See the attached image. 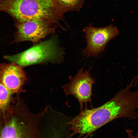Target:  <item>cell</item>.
<instances>
[{
	"mask_svg": "<svg viewBox=\"0 0 138 138\" xmlns=\"http://www.w3.org/2000/svg\"><path fill=\"white\" fill-rule=\"evenodd\" d=\"M138 104L134 94L125 88L121 89L108 101L101 106L80 112L67 123L71 126V136L87 137L107 123L117 119L136 117Z\"/></svg>",
	"mask_w": 138,
	"mask_h": 138,
	"instance_id": "6da1fadb",
	"label": "cell"
},
{
	"mask_svg": "<svg viewBox=\"0 0 138 138\" xmlns=\"http://www.w3.org/2000/svg\"><path fill=\"white\" fill-rule=\"evenodd\" d=\"M0 12L9 14L15 24L39 19L58 24L63 20L54 0H0Z\"/></svg>",
	"mask_w": 138,
	"mask_h": 138,
	"instance_id": "7a4b0ae2",
	"label": "cell"
},
{
	"mask_svg": "<svg viewBox=\"0 0 138 138\" xmlns=\"http://www.w3.org/2000/svg\"><path fill=\"white\" fill-rule=\"evenodd\" d=\"M63 52L54 38L36 45L19 54L7 55L4 58L22 66L48 61H61Z\"/></svg>",
	"mask_w": 138,
	"mask_h": 138,
	"instance_id": "3957f363",
	"label": "cell"
},
{
	"mask_svg": "<svg viewBox=\"0 0 138 138\" xmlns=\"http://www.w3.org/2000/svg\"><path fill=\"white\" fill-rule=\"evenodd\" d=\"M83 31L86 34L87 45L82 52L87 57L98 56L104 51L108 42L119 34L116 27L112 24L101 28L95 27L90 24Z\"/></svg>",
	"mask_w": 138,
	"mask_h": 138,
	"instance_id": "277c9868",
	"label": "cell"
},
{
	"mask_svg": "<svg viewBox=\"0 0 138 138\" xmlns=\"http://www.w3.org/2000/svg\"><path fill=\"white\" fill-rule=\"evenodd\" d=\"M56 24L43 19H34L15 24L17 31L14 41L38 42L49 34L53 32Z\"/></svg>",
	"mask_w": 138,
	"mask_h": 138,
	"instance_id": "5b68a950",
	"label": "cell"
},
{
	"mask_svg": "<svg viewBox=\"0 0 138 138\" xmlns=\"http://www.w3.org/2000/svg\"><path fill=\"white\" fill-rule=\"evenodd\" d=\"M90 69L84 72L82 67L75 76H69L70 82L63 86L66 95H72L78 100L81 112L83 110L84 103L86 106L88 102L91 105V88L95 80L89 73Z\"/></svg>",
	"mask_w": 138,
	"mask_h": 138,
	"instance_id": "8992f818",
	"label": "cell"
},
{
	"mask_svg": "<svg viewBox=\"0 0 138 138\" xmlns=\"http://www.w3.org/2000/svg\"><path fill=\"white\" fill-rule=\"evenodd\" d=\"M17 105L10 104L0 110V138H21L27 136Z\"/></svg>",
	"mask_w": 138,
	"mask_h": 138,
	"instance_id": "52a82bcc",
	"label": "cell"
},
{
	"mask_svg": "<svg viewBox=\"0 0 138 138\" xmlns=\"http://www.w3.org/2000/svg\"><path fill=\"white\" fill-rule=\"evenodd\" d=\"M12 62L0 64V83L14 93L19 90L26 77L22 66Z\"/></svg>",
	"mask_w": 138,
	"mask_h": 138,
	"instance_id": "ba28073f",
	"label": "cell"
},
{
	"mask_svg": "<svg viewBox=\"0 0 138 138\" xmlns=\"http://www.w3.org/2000/svg\"><path fill=\"white\" fill-rule=\"evenodd\" d=\"M56 5L64 13L68 11H78L82 7L85 0H54Z\"/></svg>",
	"mask_w": 138,
	"mask_h": 138,
	"instance_id": "9c48e42d",
	"label": "cell"
},
{
	"mask_svg": "<svg viewBox=\"0 0 138 138\" xmlns=\"http://www.w3.org/2000/svg\"><path fill=\"white\" fill-rule=\"evenodd\" d=\"M14 93L0 83V110H4L10 104Z\"/></svg>",
	"mask_w": 138,
	"mask_h": 138,
	"instance_id": "30bf717a",
	"label": "cell"
}]
</instances>
